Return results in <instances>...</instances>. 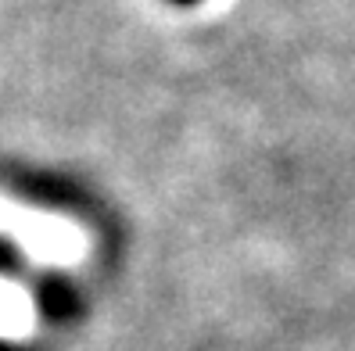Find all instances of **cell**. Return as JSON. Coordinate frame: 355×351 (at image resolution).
<instances>
[{
    "mask_svg": "<svg viewBox=\"0 0 355 351\" xmlns=\"http://www.w3.org/2000/svg\"><path fill=\"white\" fill-rule=\"evenodd\" d=\"M169 4H180V8H187V4H201V0H169Z\"/></svg>",
    "mask_w": 355,
    "mask_h": 351,
    "instance_id": "6da1fadb",
    "label": "cell"
}]
</instances>
